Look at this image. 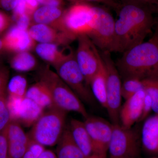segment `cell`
<instances>
[{
  "label": "cell",
  "mask_w": 158,
  "mask_h": 158,
  "mask_svg": "<svg viewBox=\"0 0 158 158\" xmlns=\"http://www.w3.org/2000/svg\"><path fill=\"white\" fill-rule=\"evenodd\" d=\"M69 128L74 141L83 153L88 158H98L84 122L73 118Z\"/></svg>",
  "instance_id": "obj_17"
},
{
  "label": "cell",
  "mask_w": 158,
  "mask_h": 158,
  "mask_svg": "<svg viewBox=\"0 0 158 158\" xmlns=\"http://www.w3.org/2000/svg\"><path fill=\"white\" fill-rule=\"evenodd\" d=\"M12 21V18L0 10V34L9 28Z\"/></svg>",
  "instance_id": "obj_34"
},
{
  "label": "cell",
  "mask_w": 158,
  "mask_h": 158,
  "mask_svg": "<svg viewBox=\"0 0 158 158\" xmlns=\"http://www.w3.org/2000/svg\"><path fill=\"white\" fill-rule=\"evenodd\" d=\"M31 16L27 14L21 15L15 21L18 27L23 30L28 31L30 27L31 23Z\"/></svg>",
  "instance_id": "obj_35"
},
{
  "label": "cell",
  "mask_w": 158,
  "mask_h": 158,
  "mask_svg": "<svg viewBox=\"0 0 158 158\" xmlns=\"http://www.w3.org/2000/svg\"><path fill=\"white\" fill-rule=\"evenodd\" d=\"M90 90L95 100L106 109L107 106L106 78L103 64L89 83Z\"/></svg>",
  "instance_id": "obj_23"
},
{
  "label": "cell",
  "mask_w": 158,
  "mask_h": 158,
  "mask_svg": "<svg viewBox=\"0 0 158 158\" xmlns=\"http://www.w3.org/2000/svg\"><path fill=\"white\" fill-rule=\"evenodd\" d=\"M152 111V105L151 99L149 95L145 93L142 113L138 123L144 121L149 116Z\"/></svg>",
  "instance_id": "obj_33"
},
{
  "label": "cell",
  "mask_w": 158,
  "mask_h": 158,
  "mask_svg": "<svg viewBox=\"0 0 158 158\" xmlns=\"http://www.w3.org/2000/svg\"><path fill=\"white\" fill-rule=\"evenodd\" d=\"M9 158H23L30 140L18 122L11 120L7 129Z\"/></svg>",
  "instance_id": "obj_14"
},
{
  "label": "cell",
  "mask_w": 158,
  "mask_h": 158,
  "mask_svg": "<svg viewBox=\"0 0 158 158\" xmlns=\"http://www.w3.org/2000/svg\"><path fill=\"white\" fill-rule=\"evenodd\" d=\"M28 88L26 78L21 75H16L9 79L7 86V95L24 98Z\"/></svg>",
  "instance_id": "obj_25"
},
{
  "label": "cell",
  "mask_w": 158,
  "mask_h": 158,
  "mask_svg": "<svg viewBox=\"0 0 158 158\" xmlns=\"http://www.w3.org/2000/svg\"><path fill=\"white\" fill-rule=\"evenodd\" d=\"M45 147L30 138L27 147L23 158H39L46 149Z\"/></svg>",
  "instance_id": "obj_29"
},
{
  "label": "cell",
  "mask_w": 158,
  "mask_h": 158,
  "mask_svg": "<svg viewBox=\"0 0 158 158\" xmlns=\"http://www.w3.org/2000/svg\"><path fill=\"white\" fill-rule=\"evenodd\" d=\"M38 78L48 89L55 106L67 112H76L85 119L89 116L81 100L48 65L40 69Z\"/></svg>",
  "instance_id": "obj_3"
},
{
  "label": "cell",
  "mask_w": 158,
  "mask_h": 158,
  "mask_svg": "<svg viewBox=\"0 0 158 158\" xmlns=\"http://www.w3.org/2000/svg\"><path fill=\"white\" fill-rule=\"evenodd\" d=\"M0 158H9L7 129L0 133Z\"/></svg>",
  "instance_id": "obj_32"
},
{
  "label": "cell",
  "mask_w": 158,
  "mask_h": 158,
  "mask_svg": "<svg viewBox=\"0 0 158 158\" xmlns=\"http://www.w3.org/2000/svg\"><path fill=\"white\" fill-rule=\"evenodd\" d=\"M65 11L62 7L41 6L34 11L31 19L34 23L47 25L62 31L61 22Z\"/></svg>",
  "instance_id": "obj_18"
},
{
  "label": "cell",
  "mask_w": 158,
  "mask_h": 158,
  "mask_svg": "<svg viewBox=\"0 0 158 158\" xmlns=\"http://www.w3.org/2000/svg\"><path fill=\"white\" fill-rule=\"evenodd\" d=\"M10 79V70L2 63H0V98L7 96V86Z\"/></svg>",
  "instance_id": "obj_30"
},
{
  "label": "cell",
  "mask_w": 158,
  "mask_h": 158,
  "mask_svg": "<svg viewBox=\"0 0 158 158\" xmlns=\"http://www.w3.org/2000/svg\"><path fill=\"white\" fill-rule=\"evenodd\" d=\"M84 122L92 140L97 156L107 158L113 124L101 117L89 115Z\"/></svg>",
  "instance_id": "obj_11"
},
{
  "label": "cell",
  "mask_w": 158,
  "mask_h": 158,
  "mask_svg": "<svg viewBox=\"0 0 158 158\" xmlns=\"http://www.w3.org/2000/svg\"><path fill=\"white\" fill-rule=\"evenodd\" d=\"M39 158H57L56 153L51 150L46 149L44 151Z\"/></svg>",
  "instance_id": "obj_39"
},
{
  "label": "cell",
  "mask_w": 158,
  "mask_h": 158,
  "mask_svg": "<svg viewBox=\"0 0 158 158\" xmlns=\"http://www.w3.org/2000/svg\"><path fill=\"white\" fill-rule=\"evenodd\" d=\"M118 1V0H117ZM118 2H140L148 3L156 6L157 0H118Z\"/></svg>",
  "instance_id": "obj_38"
},
{
  "label": "cell",
  "mask_w": 158,
  "mask_h": 158,
  "mask_svg": "<svg viewBox=\"0 0 158 158\" xmlns=\"http://www.w3.org/2000/svg\"><path fill=\"white\" fill-rule=\"evenodd\" d=\"M78 45L75 53L79 68L89 85V83L102 65L99 50L87 35L77 37Z\"/></svg>",
  "instance_id": "obj_9"
},
{
  "label": "cell",
  "mask_w": 158,
  "mask_h": 158,
  "mask_svg": "<svg viewBox=\"0 0 158 158\" xmlns=\"http://www.w3.org/2000/svg\"><path fill=\"white\" fill-rule=\"evenodd\" d=\"M25 97L32 100L44 110L55 106L48 89L39 81L28 88Z\"/></svg>",
  "instance_id": "obj_21"
},
{
  "label": "cell",
  "mask_w": 158,
  "mask_h": 158,
  "mask_svg": "<svg viewBox=\"0 0 158 158\" xmlns=\"http://www.w3.org/2000/svg\"><path fill=\"white\" fill-rule=\"evenodd\" d=\"M144 90L151 99L152 111L158 115V76L143 80Z\"/></svg>",
  "instance_id": "obj_27"
},
{
  "label": "cell",
  "mask_w": 158,
  "mask_h": 158,
  "mask_svg": "<svg viewBox=\"0 0 158 158\" xmlns=\"http://www.w3.org/2000/svg\"><path fill=\"white\" fill-rule=\"evenodd\" d=\"M145 94L144 90H141L126 100L119 112L120 124L122 126L131 128L136 123H138L142 113Z\"/></svg>",
  "instance_id": "obj_13"
},
{
  "label": "cell",
  "mask_w": 158,
  "mask_h": 158,
  "mask_svg": "<svg viewBox=\"0 0 158 158\" xmlns=\"http://www.w3.org/2000/svg\"><path fill=\"white\" fill-rule=\"evenodd\" d=\"M57 158H88L74 141L69 128H66L56 144Z\"/></svg>",
  "instance_id": "obj_20"
},
{
  "label": "cell",
  "mask_w": 158,
  "mask_h": 158,
  "mask_svg": "<svg viewBox=\"0 0 158 158\" xmlns=\"http://www.w3.org/2000/svg\"><path fill=\"white\" fill-rule=\"evenodd\" d=\"M73 3L95 2L101 3L106 7L112 8L116 11L120 6V2L117 0H68Z\"/></svg>",
  "instance_id": "obj_31"
},
{
  "label": "cell",
  "mask_w": 158,
  "mask_h": 158,
  "mask_svg": "<svg viewBox=\"0 0 158 158\" xmlns=\"http://www.w3.org/2000/svg\"><path fill=\"white\" fill-rule=\"evenodd\" d=\"M96 11L95 26L88 37L99 50L113 52L115 20L105 6H96Z\"/></svg>",
  "instance_id": "obj_10"
},
{
  "label": "cell",
  "mask_w": 158,
  "mask_h": 158,
  "mask_svg": "<svg viewBox=\"0 0 158 158\" xmlns=\"http://www.w3.org/2000/svg\"><path fill=\"white\" fill-rule=\"evenodd\" d=\"M16 0H0V9L4 11H12Z\"/></svg>",
  "instance_id": "obj_36"
},
{
  "label": "cell",
  "mask_w": 158,
  "mask_h": 158,
  "mask_svg": "<svg viewBox=\"0 0 158 158\" xmlns=\"http://www.w3.org/2000/svg\"><path fill=\"white\" fill-rule=\"evenodd\" d=\"M9 63L12 69L19 72L31 71L37 66L36 58L29 51L16 53L11 58Z\"/></svg>",
  "instance_id": "obj_24"
},
{
  "label": "cell",
  "mask_w": 158,
  "mask_h": 158,
  "mask_svg": "<svg viewBox=\"0 0 158 158\" xmlns=\"http://www.w3.org/2000/svg\"><path fill=\"white\" fill-rule=\"evenodd\" d=\"M59 46L54 43H38L35 46V51L40 58L53 66L71 51L65 53L64 51L59 49Z\"/></svg>",
  "instance_id": "obj_22"
},
{
  "label": "cell",
  "mask_w": 158,
  "mask_h": 158,
  "mask_svg": "<svg viewBox=\"0 0 158 158\" xmlns=\"http://www.w3.org/2000/svg\"><path fill=\"white\" fill-rule=\"evenodd\" d=\"M96 18V6L89 3H73L65 10L61 29L75 39L81 35L89 36L94 28Z\"/></svg>",
  "instance_id": "obj_5"
},
{
  "label": "cell",
  "mask_w": 158,
  "mask_h": 158,
  "mask_svg": "<svg viewBox=\"0 0 158 158\" xmlns=\"http://www.w3.org/2000/svg\"><path fill=\"white\" fill-rule=\"evenodd\" d=\"M67 113L56 106L44 111L28 133L29 138L44 147L56 145L66 128Z\"/></svg>",
  "instance_id": "obj_4"
},
{
  "label": "cell",
  "mask_w": 158,
  "mask_h": 158,
  "mask_svg": "<svg viewBox=\"0 0 158 158\" xmlns=\"http://www.w3.org/2000/svg\"><path fill=\"white\" fill-rule=\"evenodd\" d=\"M2 40L6 50L14 52L29 51L35 45L28 31L20 28L16 25L9 29Z\"/></svg>",
  "instance_id": "obj_16"
},
{
  "label": "cell",
  "mask_w": 158,
  "mask_h": 158,
  "mask_svg": "<svg viewBox=\"0 0 158 158\" xmlns=\"http://www.w3.org/2000/svg\"><path fill=\"white\" fill-rule=\"evenodd\" d=\"M142 90H144L143 80L136 78L122 80V96L125 100Z\"/></svg>",
  "instance_id": "obj_26"
},
{
  "label": "cell",
  "mask_w": 158,
  "mask_h": 158,
  "mask_svg": "<svg viewBox=\"0 0 158 158\" xmlns=\"http://www.w3.org/2000/svg\"><path fill=\"white\" fill-rule=\"evenodd\" d=\"M115 63L122 80L158 76V36L125 51Z\"/></svg>",
  "instance_id": "obj_2"
},
{
  "label": "cell",
  "mask_w": 158,
  "mask_h": 158,
  "mask_svg": "<svg viewBox=\"0 0 158 158\" xmlns=\"http://www.w3.org/2000/svg\"><path fill=\"white\" fill-rule=\"evenodd\" d=\"M141 150L139 127L126 128L120 123L113 124L108 149L110 158H139Z\"/></svg>",
  "instance_id": "obj_7"
},
{
  "label": "cell",
  "mask_w": 158,
  "mask_h": 158,
  "mask_svg": "<svg viewBox=\"0 0 158 158\" xmlns=\"http://www.w3.org/2000/svg\"><path fill=\"white\" fill-rule=\"evenodd\" d=\"M141 150L150 157H158V115L148 116L141 130Z\"/></svg>",
  "instance_id": "obj_15"
},
{
  "label": "cell",
  "mask_w": 158,
  "mask_h": 158,
  "mask_svg": "<svg viewBox=\"0 0 158 158\" xmlns=\"http://www.w3.org/2000/svg\"><path fill=\"white\" fill-rule=\"evenodd\" d=\"M7 96L0 98V133L7 129L11 120L7 106Z\"/></svg>",
  "instance_id": "obj_28"
},
{
  "label": "cell",
  "mask_w": 158,
  "mask_h": 158,
  "mask_svg": "<svg viewBox=\"0 0 158 158\" xmlns=\"http://www.w3.org/2000/svg\"><path fill=\"white\" fill-rule=\"evenodd\" d=\"M156 8H157L158 11V0H157L156 1Z\"/></svg>",
  "instance_id": "obj_41"
},
{
  "label": "cell",
  "mask_w": 158,
  "mask_h": 158,
  "mask_svg": "<svg viewBox=\"0 0 158 158\" xmlns=\"http://www.w3.org/2000/svg\"><path fill=\"white\" fill-rule=\"evenodd\" d=\"M44 109L27 98L23 99L16 121L26 127H32L42 115Z\"/></svg>",
  "instance_id": "obj_19"
},
{
  "label": "cell",
  "mask_w": 158,
  "mask_h": 158,
  "mask_svg": "<svg viewBox=\"0 0 158 158\" xmlns=\"http://www.w3.org/2000/svg\"><path fill=\"white\" fill-rule=\"evenodd\" d=\"M4 51H6L4 47L3 43L2 38L0 37V55H1Z\"/></svg>",
  "instance_id": "obj_40"
},
{
  "label": "cell",
  "mask_w": 158,
  "mask_h": 158,
  "mask_svg": "<svg viewBox=\"0 0 158 158\" xmlns=\"http://www.w3.org/2000/svg\"><path fill=\"white\" fill-rule=\"evenodd\" d=\"M56 72L83 102L92 105L95 101L90 86L79 68L72 51L53 65Z\"/></svg>",
  "instance_id": "obj_6"
},
{
  "label": "cell",
  "mask_w": 158,
  "mask_h": 158,
  "mask_svg": "<svg viewBox=\"0 0 158 158\" xmlns=\"http://www.w3.org/2000/svg\"><path fill=\"white\" fill-rule=\"evenodd\" d=\"M106 70V78L107 106L109 117L113 124H119L121 107L122 79L111 53L99 51Z\"/></svg>",
  "instance_id": "obj_8"
},
{
  "label": "cell",
  "mask_w": 158,
  "mask_h": 158,
  "mask_svg": "<svg viewBox=\"0 0 158 158\" xmlns=\"http://www.w3.org/2000/svg\"><path fill=\"white\" fill-rule=\"evenodd\" d=\"M41 6H48L62 7L63 0H37Z\"/></svg>",
  "instance_id": "obj_37"
},
{
  "label": "cell",
  "mask_w": 158,
  "mask_h": 158,
  "mask_svg": "<svg viewBox=\"0 0 158 158\" xmlns=\"http://www.w3.org/2000/svg\"><path fill=\"white\" fill-rule=\"evenodd\" d=\"M154 5L140 2H120L116 11L113 52L123 53L144 42L150 34L155 21Z\"/></svg>",
  "instance_id": "obj_1"
},
{
  "label": "cell",
  "mask_w": 158,
  "mask_h": 158,
  "mask_svg": "<svg viewBox=\"0 0 158 158\" xmlns=\"http://www.w3.org/2000/svg\"><path fill=\"white\" fill-rule=\"evenodd\" d=\"M29 35L34 42L38 43H54L67 45L75 38L67 33L52 26L34 23L28 30Z\"/></svg>",
  "instance_id": "obj_12"
},
{
  "label": "cell",
  "mask_w": 158,
  "mask_h": 158,
  "mask_svg": "<svg viewBox=\"0 0 158 158\" xmlns=\"http://www.w3.org/2000/svg\"><path fill=\"white\" fill-rule=\"evenodd\" d=\"M158 158V157L157 156H153V157H150L148 158Z\"/></svg>",
  "instance_id": "obj_42"
}]
</instances>
